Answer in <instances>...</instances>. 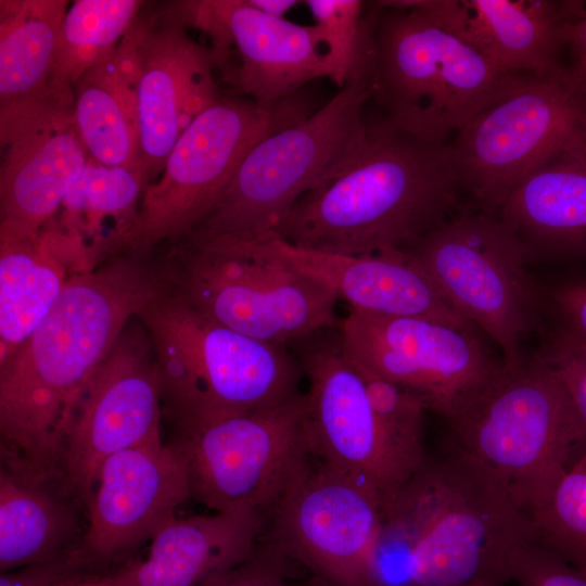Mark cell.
Instances as JSON below:
<instances>
[{
  "instance_id": "39",
  "label": "cell",
  "mask_w": 586,
  "mask_h": 586,
  "mask_svg": "<svg viewBox=\"0 0 586 586\" xmlns=\"http://www.w3.org/2000/svg\"><path fill=\"white\" fill-rule=\"evenodd\" d=\"M247 3L267 14L273 17H280L284 18L285 14L294 8L298 1L296 0H246Z\"/></svg>"
},
{
  "instance_id": "22",
  "label": "cell",
  "mask_w": 586,
  "mask_h": 586,
  "mask_svg": "<svg viewBox=\"0 0 586 586\" xmlns=\"http://www.w3.org/2000/svg\"><path fill=\"white\" fill-rule=\"evenodd\" d=\"M86 528L87 504L60 469L1 447L0 572L79 548Z\"/></svg>"
},
{
  "instance_id": "34",
  "label": "cell",
  "mask_w": 586,
  "mask_h": 586,
  "mask_svg": "<svg viewBox=\"0 0 586 586\" xmlns=\"http://www.w3.org/2000/svg\"><path fill=\"white\" fill-rule=\"evenodd\" d=\"M510 576L518 586H586V573L536 542L514 550Z\"/></svg>"
},
{
  "instance_id": "40",
  "label": "cell",
  "mask_w": 586,
  "mask_h": 586,
  "mask_svg": "<svg viewBox=\"0 0 586 586\" xmlns=\"http://www.w3.org/2000/svg\"><path fill=\"white\" fill-rule=\"evenodd\" d=\"M561 157L569 158L586 167V130L575 144Z\"/></svg>"
},
{
  "instance_id": "26",
  "label": "cell",
  "mask_w": 586,
  "mask_h": 586,
  "mask_svg": "<svg viewBox=\"0 0 586 586\" xmlns=\"http://www.w3.org/2000/svg\"><path fill=\"white\" fill-rule=\"evenodd\" d=\"M527 257H586V167L559 157L527 176L499 208Z\"/></svg>"
},
{
  "instance_id": "14",
  "label": "cell",
  "mask_w": 586,
  "mask_h": 586,
  "mask_svg": "<svg viewBox=\"0 0 586 586\" xmlns=\"http://www.w3.org/2000/svg\"><path fill=\"white\" fill-rule=\"evenodd\" d=\"M269 511L271 546L324 586H379L382 500L371 488L308 461Z\"/></svg>"
},
{
  "instance_id": "1",
  "label": "cell",
  "mask_w": 586,
  "mask_h": 586,
  "mask_svg": "<svg viewBox=\"0 0 586 586\" xmlns=\"http://www.w3.org/2000/svg\"><path fill=\"white\" fill-rule=\"evenodd\" d=\"M164 289L158 265L130 253L72 275L42 320L0 364L1 447L56 468L81 391L128 320Z\"/></svg>"
},
{
  "instance_id": "7",
  "label": "cell",
  "mask_w": 586,
  "mask_h": 586,
  "mask_svg": "<svg viewBox=\"0 0 586 586\" xmlns=\"http://www.w3.org/2000/svg\"><path fill=\"white\" fill-rule=\"evenodd\" d=\"M157 265L168 291L255 340L286 346L339 326L336 295L264 239L179 242Z\"/></svg>"
},
{
  "instance_id": "35",
  "label": "cell",
  "mask_w": 586,
  "mask_h": 586,
  "mask_svg": "<svg viewBox=\"0 0 586 586\" xmlns=\"http://www.w3.org/2000/svg\"><path fill=\"white\" fill-rule=\"evenodd\" d=\"M105 574L77 548L47 561L1 572L0 586H75Z\"/></svg>"
},
{
  "instance_id": "15",
  "label": "cell",
  "mask_w": 586,
  "mask_h": 586,
  "mask_svg": "<svg viewBox=\"0 0 586 586\" xmlns=\"http://www.w3.org/2000/svg\"><path fill=\"white\" fill-rule=\"evenodd\" d=\"M339 329L356 365L409 392L442 417L502 365L473 329L354 308Z\"/></svg>"
},
{
  "instance_id": "27",
  "label": "cell",
  "mask_w": 586,
  "mask_h": 586,
  "mask_svg": "<svg viewBox=\"0 0 586 586\" xmlns=\"http://www.w3.org/2000/svg\"><path fill=\"white\" fill-rule=\"evenodd\" d=\"M146 186L139 167L88 157L62 202L59 224L71 240L79 272L124 254Z\"/></svg>"
},
{
  "instance_id": "31",
  "label": "cell",
  "mask_w": 586,
  "mask_h": 586,
  "mask_svg": "<svg viewBox=\"0 0 586 586\" xmlns=\"http://www.w3.org/2000/svg\"><path fill=\"white\" fill-rule=\"evenodd\" d=\"M520 506L534 526L536 543L586 573V451Z\"/></svg>"
},
{
  "instance_id": "28",
  "label": "cell",
  "mask_w": 586,
  "mask_h": 586,
  "mask_svg": "<svg viewBox=\"0 0 586 586\" xmlns=\"http://www.w3.org/2000/svg\"><path fill=\"white\" fill-rule=\"evenodd\" d=\"M138 71L136 52L119 44L74 87V118L82 143L90 157L105 165L139 167Z\"/></svg>"
},
{
  "instance_id": "20",
  "label": "cell",
  "mask_w": 586,
  "mask_h": 586,
  "mask_svg": "<svg viewBox=\"0 0 586 586\" xmlns=\"http://www.w3.org/2000/svg\"><path fill=\"white\" fill-rule=\"evenodd\" d=\"M263 239L277 256L347 301L351 308L422 318L455 328L474 327L403 250L345 255L296 246L276 234Z\"/></svg>"
},
{
  "instance_id": "33",
  "label": "cell",
  "mask_w": 586,
  "mask_h": 586,
  "mask_svg": "<svg viewBox=\"0 0 586 586\" xmlns=\"http://www.w3.org/2000/svg\"><path fill=\"white\" fill-rule=\"evenodd\" d=\"M537 355L562 382L586 426V339L562 323Z\"/></svg>"
},
{
  "instance_id": "8",
  "label": "cell",
  "mask_w": 586,
  "mask_h": 586,
  "mask_svg": "<svg viewBox=\"0 0 586 586\" xmlns=\"http://www.w3.org/2000/svg\"><path fill=\"white\" fill-rule=\"evenodd\" d=\"M370 100L353 81L307 116L296 115L259 140L208 216L181 242L255 241L275 234L294 204L328 178L356 146Z\"/></svg>"
},
{
  "instance_id": "10",
  "label": "cell",
  "mask_w": 586,
  "mask_h": 586,
  "mask_svg": "<svg viewBox=\"0 0 586 586\" xmlns=\"http://www.w3.org/2000/svg\"><path fill=\"white\" fill-rule=\"evenodd\" d=\"M304 394L281 404L201 421H164L191 498L215 512L263 515L309 461Z\"/></svg>"
},
{
  "instance_id": "5",
  "label": "cell",
  "mask_w": 586,
  "mask_h": 586,
  "mask_svg": "<svg viewBox=\"0 0 586 586\" xmlns=\"http://www.w3.org/2000/svg\"><path fill=\"white\" fill-rule=\"evenodd\" d=\"M138 318L162 385L163 421H201L268 408L298 394L286 346L241 334L165 289Z\"/></svg>"
},
{
  "instance_id": "29",
  "label": "cell",
  "mask_w": 586,
  "mask_h": 586,
  "mask_svg": "<svg viewBox=\"0 0 586 586\" xmlns=\"http://www.w3.org/2000/svg\"><path fill=\"white\" fill-rule=\"evenodd\" d=\"M67 4L64 0L0 1V115L59 100L49 82Z\"/></svg>"
},
{
  "instance_id": "17",
  "label": "cell",
  "mask_w": 586,
  "mask_h": 586,
  "mask_svg": "<svg viewBox=\"0 0 586 586\" xmlns=\"http://www.w3.org/2000/svg\"><path fill=\"white\" fill-rule=\"evenodd\" d=\"M184 2L130 27L138 54L139 167L149 184L181 133L219 97L209 49L187 31ZM146 186V187H148Z\"/></svg>"
},
{
  "instance_id": "19",
  "label": "cell",
  "mask_w": 586,
  "mask_h": 586,
  "mask_svg": "<svg viewBox=\"0 0 586 586\" xmlns=\"http://www.w3.org/2000/svg\"><path fill=\"white\" fill-rule=\"evenodd\" d=\"M0 232L37 233L89 157L74 103L51 101L0 117Z\"/></svg>"
},
{
  "instance_id": "6",
  "label": "cell",
  "mask_w": 586,
  "mask_h": 586,
  "mask_svg": "<svg viewBox=\"0 0 586 586\" xmlns=\"http://www.w3.org/2000/svg\"><path fill=\"white\" fill-rule=\"evenodd\" d=\"M444 418L456 445L501 477L518 504L586 451V426L538 355L513 367L502 362Z\"/></svg>"
},
{
  "instance_id": "18",
  "label": "cell",
  "mask_w": 586,
  "mask_h": 586,
  "mask_svg": "<svg viewBox=\"0 0 586 586\" xmlns=\"http://www.w3.org/2000/svg\"><path fill=\"white\" fill-rule=\"evenodd\" d=\"M189 498L184 467L163 438L124 449L98 471L79 548L111 574L175 518L176 509Z\"/></svg>"
},
{
  "instance_id": "3",
  "label": "cell",
  "mask_w": 586,
  "mask_h": 586,
  "mask_svg": "<svg viewBox=\"0 0 586 586\" xmlns=\"http://www.w3.org/2000/svg\"><path fill=\"white\" fill-rule=\"evenodd\" d=\"M460 187L450 143L424 142L382 117L366 123L356 146L275 234L345 255L404 250L448 219Z\"/></svg>"
},
{
  "instance_id": "36",
  "label": "cell",
  "mask_w": 586,
  "mask_h": 586,
  "mask_svg": "<svg viewBox=\"0 0 586 586\" xmlns=\"http://www.w3.org/2000/svg\"><path fill=\"white\" fill-rule=\"evenodd\" d=\"M259 546L258 543L244 562L214 576L203 586H292L282 563L285 557L273 546L267 550Z\"/></svg>"
},
{
  "instance_id": "16",
  "label": "cell",
  "mask_w": 586,
  "mask_h": 586,
  "mask_svg": "<svg viewBox=\"0 0 586 586\" xmlns=\"http://www.w3.org/2000/svg\"><path fill=\"white\" fill-rule=\"evenodd\" d=\"M162 385L150 337L120 334L81 391L56 468L86 501L111 456L162 440Z\"/></svg>"
},
{
  "instance_id": "11",
  "label": "cell",
  "mask_w": 586,
  "mask_h": 586,
  "mask_svg": "<svg viewBox=\"0 0 586 586\" xmlns=\"http://www.w3.org/2000/svg\"><path fill=\"white\" fill-rule=\"evenodd\" d=\"M288 102L269 109L249 98H218L181 133L158 178L142 194L124 253L149 256L175 245L208 216L241 162L264 137L296 114Z\"/></svg>"
},
{
  "instance_id": "37",
  "label": "cell",
  "mask_w": 586,
  "mask_h": 586,
  "mask_svg": "<svg viewBox=\"0 0 586 586\" xmlns=\"http://www.w3.org/2000/svg\"><path fill=\"white\" fill-rule=\"evenodd\" d=\"M553 298L563 324L586 339V283L564 285Z\"/></svg>"
},
{
  "instance_id": "30",
  "label": "cell",
  "mask_w": 586,
  "mask_h": 586,
  "mask_svg": "<svg viewBox=\"0 0 586 586\" xmlns=\"http://www.w3.org/2000/svg\"><path fill=\"white\" fill-rule=\"evenodd\" d=\"M142 5L137 0H78L68 8L50 76L53 97L74 101L76 82L115 52Z\"/></svg>"
},
{
  "instance_id": "25",
  "label": "cell",
  "mask_w": 586,
  "mask_h": 586,
  "mask_svg": "<svg viewBox=\"0 0 586 586\" xmlns=\"http://www.w3.org/2000/svg\"><path fill=\"white\" fill-rule=\"evenodd\" d=\"M76 272L59 225L34 234L0 232V364L28 337Z\"/></svg>"
},
{
  "instance_id": "41",
  "label": "cell",
  "mask_w": 586,
  "mask_h": 586,
  "mask_svg": "<svg viewBox=\"0 0 586 586\" xmlns=\"http://www.w3.org/2000/svg\"><path fill=\"white\" fill-rule=\"evenodd\" d=\"M75 586H117L112 574L99 575L86 579Z\"/></svg>"
},
{
  "instance_id": "42",
  "label": "cell",
  "mask_w": 586,
  "mask_h": 586,
  "mask_svg": "<svg viewBox=\"0 0 586 586\" xmlns=\"http://www.w3.org/2000/svg\"><path fill=\"white\" fill-rule=\"evenodd\" d=\"M463 586H499L495 584H472V585H463Z\"/></svg>"
},
{
  "instance_id": "12",
  "label": "cell",
  "mask_w": 586,
  "mask_h": 586,
  "mask_svg": "<svg viewBox=\"0 0 586 586\" xmlns=\"http://www.w3.org/2000/svg\"><path fill=\"white\" fill-rule=\"evenodd\" d=\"M442 295L500 347L506 366L525 358L521 343L536 321L538 296L524 245L493 213H466L403 250Z\"/></svg>"
},
{
  "instance_id": "4",
  "label": "cell",
  "mask_w": 586,
  "mask_h": 586,
  "mask_svg": "<svg viewBox=\"0 0 586 586\" xmlns=\"http://www.w3.org/2000/svg\"><path fill=\"white\" fill-rule=\"evenodd\" d=\"M370 98L383 117L424 142L448 143L522 74H501L409 0L375 1Z\"/></svg>"
},
{
  "instance_id": "9",
  "label": "cell",
  "mask_w": 586,
  "mask_h": 586,
  "mask_svg": "<svg viewBox=\"0 0 586 586\" xmlns=\"http://www.w3.org/2000/svg\"><path fill=\"white\" fill-rule=\"evenodd\" d=\"M586 130V84L570 67L522 74L450 143L462 187L499 211L531 174L565 154Z\"/></svg>"
},
{
  "instance_id": "21",
  "label": "cell",
  "mask_w": 586,
  "mask_h": 586,
  "mask_svg": "<svg viewBox=\"0 0 586 586\" xmlns=\"http://www.w3.org/2000/svg\"><path fill=\"white\" fill-rule=\"evenodd\" d=\"M501 74H542L559 63L566 25L585 14L579 2L413 0Z\"/></svg>"
},
{
  "instance_id": "24",
  "label": "cell",
  "mask_w": 586,
  "mask_h": 586,
  "mask_svg": "<svg viewBox=\"0 0 586 586\" xmlns=\"http://www.w3.org/2000/svg\"><path fill=\"white\" fill-rule=\"evenodd\" d=\"M262 514L252 511L173 518L152 537L145 559L111 573L117 586H203L255 551Z\"/></svg>"
},
{
  "instance_id": "13",
  "label": "cell",
  "mask_w": 586,
  "mask_h": 586,
  "mask_svg": "<svg viewBox=\"0 0 586 586\" xmlns=\"http://www.w3.org/2000/svg\"><path fill=\"white\" fill-rule=\"evenodd\" d=\"M292 345L308 380L304 436L309 456L371 488L383 502L419 468L385 432L339 326Z\"/></svg>"
},
{
  "instance_id": "2",
  "label": "cell",
  "mask_w": 586,
  "mask_h": 586,
  "mask_svg": "<svg viewBox=\"0 0 586 586\" xmlns=\"http://www.w3.org/2000/svg\"><path fill=\"white\" fill-rule=\"evenodd\" d=\"M536 542L509 485L458 445L382 502L379 586L511 582L510 559Z\"/></svg>"
},
{
  "instance_id": "38",
  "label": "cell",
  "mask_w": 586,
  "mask_h": 586,
  "mask_svg": "<svg viewBox=\"0 0 586 586\" xmlns=\"http://www.w3.org/2000/svg\"><path fill=\"white\" fill-rule=\"evenodd\" d=\"M564 44L572 53V72L586 84V13L571 21L564 30Z\"/></svg>"
},
{
  "instance_id": "32",
  "label": "cell",
  "mask_w": 586,
  "mask_h": 586,
  "mask_svg": "<svg viewBox=\"0 0 586 586\" xmlns=\"http://www.w3.org/2000/svg\"><path fill=\"white\" fill-rule=\"evenodd\" d=\"M318 42L322 47L329 78L341 89L353 81L369 86L372 61L374 2L364 11L359 0H307Z\"/></svg>"
},
{
  "instance_id": "23",
  "label": "cell",
  "mask_w": 586,
  "mask_h": 586,
  "mask_svg": "<svg viewBox=\"0 0 586 586\" xmlns=\"http://www.w3.org/2000/svg\"><path fill=\"white\" fill-rule=\"evenodd\" d=\"M229 46L241 58L235 74L242 94L264 107L289 101L306 82L329 78L324 51L313 26L273 17L246 0H209Z\"/></svg>"
}]
</instances>
